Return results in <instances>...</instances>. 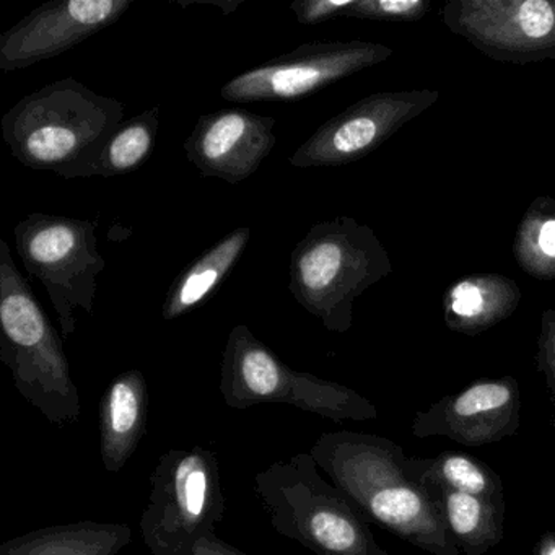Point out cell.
Listing matches in <instances>:
<instances>
[{
  "label": "cell",
  "instance_id": "6da1fadb",
  "mask_svg": "<svg viewBox=\"0 0 555 555\" xmlns=\"http://www.w3.org/2000/svg\"><path fill=\"white\" fill-rule=\"evenodd\" d=\"M359 512L409 544L431 555H460L427 487L412 469V457L378 435L331 431L310 451Z\"/></svg>",
  "mask_w": 555,
  "mask_h": 555
},
{
  "label": "cell",
  "instance_id": "7a4b0ae2",
  "mask_svg": "<svg viewBox=\"0 0 555 555\" xmlns=\"http://www.w3.org/2000/svg\"><path fill=\"white\" fill-rule=\"evenodd\" d=\"M0 360L11 370L15 388L51 424L66 427L79 421L82 405L63 339L5 240H0Z\"/></svg>",
  "mask_w": 555,
  "mask_h": 555
},
{
  "label": "cell",
  "instance_id": "3957f363",
  "mask_svg": "<svg viewBox=\"0 0 555 555\" xmlns=\"http://www.w3.org/2000/svg\"><path fill=\"white\" fill-rule=\"evenodd\" d=\"M391 259L372 227L352 217L320 222L297 243L288 291L331 333L352 327L357 298L388 278Z\"/></svg>",
  "mask_w": 555,
  "mask_h": 555
},
{
  "label": "cell",
  "instance_id": "277c9868",
  "mask_svg": "<svg viewBox=\"0 0 555 555\" xmlns=\"http://www.w3.org/2000/svg\"><path fill=\"white\" fill-rule=\"evenodd\" d=\"M318 469L310 453H300L256 474L272 528L317 555H388L369 519Z\"/></svg>",
  "mask_w": 555,
  "mask_h": 555
},
{
  "label": "cell",
  "instance_id": "5b68a950",
  "mask_svg": "<svg viewBox=\"0 0 555 555\" xmlns=\"http://www.w3.org/2000/svg\"><path fill=\"white\" fill-rule=\"evenodd\" d=\"M125 121V103L67 77L15 103L0 121L2 138L25 167L56 173L92 151Z\"/></svg>",
  "mask_w": 555,
  "mask_h": 555
},
{
  "label": "cell",
  "instance_id": "8992f818",
  "mask_svg": "<svg viewBox=\"0 0 555 555\" xmlns=\"http://www.w3.org/2000/svg\"><path fill=\"white\" fill-rule=\"evenodd\" d=\"M220 392L225 404L236 411L258 404H291L337 424L378 415L375 404L353 389L292 370L245 324L230 331Z\"/></svg>",
  "mask_w": 555,
  "mask_h": 555
},
{
  "label": "cell",
  "instance_id": "52a82bcc",
  "mask_svg": "<svg viewBox=\"0 0 555 555\" xmlns=\"http://www.w3.org/2000/svg\"><path fill=\"white\" fill-rule=\"evenodd\" d=\"M225 516L222 476L216 453L203 447L162 454L151 476V496L141 518L152 555H193L216 535Z\"/></svg>",
  "mask_w": 555,
  "mask_h": 555
},
{
  "label": "cell",
  "instance_id": "ba28073f",
  "mask_svg": "<svg viewBox=\"0 0 555 555\" xmlns=\"http://www.w3.org/2000/svg\"><path fill=\"white\" fill-rule=\"evenodd\" d=\"M99 223L34 212L14 229L15 249L43 284L60 318L64 339L77 330V310L95 311L96 278L106 268L96 240Z\"/></svg>",
  "mask_w": 555,
  "mask_h": 555
},
{
  "label": "cell",
  "instance_id": "9c48e42d",
  "mask_svg": "<svg viewBox=\"0 0 555 555\" xmlns=\"http://www.w3.org/2000/svg\"><path fill=\"white\" fill-rule=\"evenodd\" d=\"M392 54L391 48L372 41H314L233 77L220 95L230 103L294 102L378 66Z\"/></svg>",
  "mask_w": 555,
  "mask_h": 555
},
{
  "label": "cell",
  "instance_id": "30bf717a",
  "mask_svg": "<svg viewBox=\"0 0 555 555\" xmlns=\"http://www.w3.org/2000/svg\"><path fill=\"white\" fill-rule=\"evenodd\" d=\"M444 27L499 63L555 60V0H450Z\"/></svg>",
  "mask_w": 555,
  "mask_h": 555
},
{
  "label": "cell",
  "instance_id": "8fae6325",
  "mask_svg": "<svg viewBox=\"0 0 555 555\" xmlns=\"http://www.w3.org/2000/svg\"><path fill=\"white\" fill-rule=\"evenodd\" d=\"M438 100L437 90L373 93L320 126L288 158V164L307 170L362 160L437 105Z\"/></svg>",
  "mask_w": 555,
  "mask_h": 555
},
{
  "label": "cell",
  "instance_id": "7c38bea8",
  "mask_svg": "<svg viewBox=\"0 0 555 555\" xmlns=\"http://www.w3.org/2000/svg\"><path fill=\"white\" fill-rule=\"evenodd\" d=\"M132 0H50L0 35V70L61 56L119 21Z\"/></svg>",
  "mask_w": 555,
  "mask_h": 555
},
{
  "label": "cell",
  "instance_id": "4fadbf2b",
  "mask_svg": "<svg viewBox=\"0 0 555 555\" xmlns=\"http://www.w3.org/2000/svg\"><path fill=\"white\" fill-rule=\"evenodd\" d=\"M521 424V395L513 376L482 378L444 396L412 421L414 437H447L464 447H483L513 437Z\"/></svg>",
  "mask_w": 555,
  "mask_h": 555
},
{
  "label": "cell",
  "instance_id": "5bb4252c",
  "mask_svg": "<svg viewBox=\"0 0 555 555\" xmlns=\"http://www.w3.org/2000/svg\"><path fill=\"white\" fill-rule=\"evenodd\" d=\"M275 142L274 118L232 108L201 116L183 149L204 177L240 184L259 170Z\"/></svg>",
  "mask_w": 555,
  "mask_h": 555
},
{
  "label": "cell",
  "instance_id": "9a60e30c",
  "mask_svg": "<svg viewBox=\"0 0 555 555\" xmlns=\"http://www.w3.org/2000/svg\"><path fill=\"white\" fill-rule=\"evenodd\" d=\"M149 386L144 373L128 370L113 379L100 402V453L108 473L122 469L145 437Z\"/></svg>",
  "mask_w": 555,
  "mask_h": 555
},
{
  "label": "cell",
  "instance_id": "2e32d148",
  "mask_svg": "<svg viewBox=\"0 0 555 555\" xmlns=\"http://www.w3.org/2000/svg\"><path fill=\"white\" fill-rule=\"evenodd\" d=\"M521 297L519 285L506 275H464L444 291V324L453 333L479 336L513 317Z\"/></svg>",
  "mask_w": 555,
  "mask_h": 555
},
{
  "label": "cell",
  "instance_id": "e0dca14e",
  "mask_svg": "<svg viewBox=\"0 0 555 555\" xmlns=\"http://www.w3.org/2000/svg\"><path fill=\"white\" fill-rule=\"evenodd\" d=\"M160 106H152L141 115L125 119L82 158L56 171L57 177L112 178L132 173L147 164L157 144Z\"/></svg>",
  "mask_w": 555,
  "mask_h": 555
},
{
  "label": "cell",
  "instance_id": "ac0fdd59",
  "mask_svg": "<svg viewBox=\"0 0 555 555\" xmlns=\"http://www.w3.org/2000/svg\"><path fill=\"white\" fill-rule=\"evenodd\" d=\"M249 240L251 229L240 227L188 264L170 285L162 307L164 320H177L207 301L232 274Z\"/></svg>",
  "mask_w": 555,
  "mask_h": 555
},
{
  "label": "cell",
  "instance_id": "d6986e66",
  "mask_svg": "<svg viewBox=\"0 0 555 555\" xmlns=\"http://www.w3.org/2000/svg\"><path fill=\"white\" fill-rule=\"evenodd\" d=\"M447 522L448 532L464 555H483L503 541L505 500L456 492L435 482H424Z\"/></svg>",
  "mask_w": 555,
  "mask_h": 555
},
{
  "label": "cell",
  "instance_id": "ffe728a7",
  "mask_svg": "<svg viewBox=\"0 0 555 555\" xmlns=\"http://www.w3.org/2000/svg\"><path fill=\"white\" fill-rule=\"evenodd\" d=\"M131 542L129 526L83 521L18 535L0 545V555H118Z\"/></svg>",
  "mask_w": 555,
  "mask_h": 555
},
{
  "label": "cell",
  "instance_id": "44dd1931",
  "mask_svg": "<svg viewBox=\"0 0 555 555\" xmlns=\"http://www.w3.org/2000/svg\"><path fill=\"white\" fill-rule=\"evenodd\" d=\"M513 256L525 274L555 281V199L538 196L519 220Z\"/></svg>",
  "mask_w": 555,
  "mask_h": 555
},
{
  "label": "cell",
  "instance_id": "7402d4cb",
  "mask_svg": "<svg viewBox=\"0 0 555 555\" xmlns=\"http://www.w3.org/2000/svg\"><path fill=\"white\" fill-rule=\"evenodd\" d=\"M412 469L418 480L440 483L447 489L490 500H505L499 474L477 457L444 451L435 457H412Z\"/></svg>",
  "mask_w": 555,
  "mask_h": 555
},
{
  "label": "cell",
  "instance_id": "603a6c76",
  "mask_svg": "<svg viewBox=\"0 0 555 555\" xmlns=\"http://www.w3.org/2000/svg\"><path fill=\"white\" fill-rule=\"evenodd\" d=\"M428 0H353L347 18L359 21L412 24L422 21L430 11Z\"/></svg>",
  "mask_w": 555,
  "mask_h": 555
},
{
  "label": "cell",
  "instance_id": "cb8c5ba5",
  "mask_svg": "<svg viewBox=\"0 0 555 555\" xmlns=\"http://www.w3.org/2000/svg\"><path fill=\"white\" fill-rule=\"evenodd\" d=\"M353 0H297L291 11L304 27H317L337 17H346Z\"/></svg>",
  "mask_w": 555,
  "mask_h": 555
},
{
  "label": "cell",
  "instance_id": "d4e9b609",
  "mask_svg": "<svg viewBox=\"0 0 555 555\" xmlns=\"http://www.w3.org/2000/svg\"><path fill=\"white\" fill-rule=\"evenodd\" d=\"M538 366L545 376L547 388H555V308L541 314L538 339Z\"/></svg>",
  "mask_w": 555,
  "mask_h": 555
},
{
  "label": "cell",
  "instance_id": "484cf974",
  "mask_svg": "<svg viewBox=\"0 0 555 555\" xmlns=\"http://www.w3.org/2000/svg\"><path fill=\"white\" fill-rule=\"evenodd\" d=\"M193 555H246L240 552L238 548H233L232 545L227 542L220 541L217 535H212L210 539L201 542L196 548H194Z\"/></svg>",
  "mask_w": 555,
  "mask_h": 555
},
{
  "label": "cell",
  "instance_id": "4316f807",
  "mask_svg": "<svg viewBox=\"0 0 555 555\" xmlns=\"http://www.w3.org/2000/svg\"><path fill=\"white\" fill-rule=\"evenodd\" d=\"M532 555H555V532L545 531L535 542Z\"/></svg>",
  "mask_w": 555,
  "mask_h": 555
},
{
  "label": "cell",
  "instance_id": "83f0119b",
  "mask_svg": "<svg viewBox=\"0 0 555 555\" xmlns=\"http://www.w3.org/2000/svg\"><path fill=\"white\" fill-rule=\"evenodd\" d=\"M548 392H551V401H552V405H554V427H555V388H548Z\"/></svg>",
  "mask_w": 555,
  "mask_h": 555
}]
</instances>
